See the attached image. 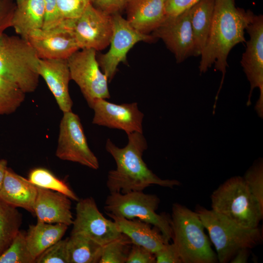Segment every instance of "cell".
I'll return each mask as SVG.
<instances>
[{
    "instance_id": "obj_16",
    "label": "cell",
    "mask_w": 263,
    "mask_h": 263,
    "mask_svg": "<svg viewBox=\"0 0 263 263\" xmlns=\"http://www.w3.org/2000/svg\"><path fill=\"white\" fill-rule=\"evenodd\" d=\"M92 109L94 111V124L121 130L127 134L134 132L143 133L144 114L136 102L117 104L98 99Z\"/></svg>"
},
{
    "instance_id": "obj_12",
    "label": "cell",
    "mask_w": 263,
    "mask_h": 263,
    "mask_svg": "<svg viewBox=\"0 0 263 263\" xmlns=\"http://www.w3.org/2000/svg\"><path fill=\"white\" fill-rule=\"evenodd\" d=\"M246 30L249 38L241 60V66L250 85V91L247 102L251 104L252 91L256 88L260 90V97L255 110L261 117L263 116V16L254 15Z\"/></svg>"
},
{
    "instance_id": "obj_8",
    "label": "cell",
    "mask_w": 263,
    "mask_h": 263,
    "mask_svg": "<svg viewBox=\"0 0 263 263\" xmlns=\"http://www.w3.org/2000/svg\"><path fill=\"white\" fill-rule=\"evenodd\" d=\"M96 51L83 49L68 59L71 80L78 86L89 106L92 108L98 99H108V79L100 70Z\"/></svg>"
},
{
    "instance_id": "obj_18",
    "label": "cell",
    "mask_w": 263,
    "mask_h": 263,
    "mask_svg": "<svg viewBox=\"0 0 263 263\" xmlns=\"http://www.w3.org/2000/svg\"><path fill=\"white\" fill-rule=\"evenodd\" d=\"M34 206V214L37 221L48 224L72 225L71 199L56 191L38 187Z\"/></svg>"
},
{
    "instance_id": "obj_41",
    "label": "cell",
    "mask_w": 263,
    "mask_h": 263,
    "mask_svg": "<svg viewBox=\"0 0 263 263\" xmlns=\"http://www.w3.org/2000/svg\"><path fill=\"white\" fill-rule=\"evenodd\" d=\"M7 168V162L5 159L0 160V189L2 186L5 172Z\"/></svg>"
},
{
    "instance_id": "obj_24",
    "label": "cell",
    "mask_w": 263,
    "mask_h": 263,
    "mask_svg": "<svg viewBox=\"0 0 263 263\" xmlns=\"http://www.w3.org/2000/svg\"><path fill=\"white\" fill-rule=\"evenodd\" d=\"M44 20L43 0H25L20 6H16L11 27L19 36L27 39L33 31L42 28Z\"/></svg>"
},
{
    "instance_id": "obj_34",
    "label": "cell",
    "mask_w": 263,
    "mask_h": 263,
    "mask_svg": "<svg viewBox=\"0 0 263 263\" xmlns=\"http://www.w3.org/2000/svg\"><path fill=\"white\" fill-rule=\"evenodd\" d=\"M44 20L42 29H50L61 25L65 20L56 0H43Z\"/></svg>"
},
{
    "instance_id": "obj_17",
    "label": "cell",
    "mask_w": 263,
    "mask_h": 263,
    "mask_svg": "<svg viewBox=\"0 0 263 263\" xmlns=\"http://www.w3.org/2000/svg\"><path fill=\"white\" fill-rule=\"evenodd\" d=\"M63 113L72 111L73 105L69 84L71 78L67 59H40L38 68Z\"/></svg>"
},
{
    "instance_id": "obj_23",
    "label": "cell",
    "mask_w": 263,
    "mask_h": 263,
    "mask_svg": "<svg viewBox=\"0 0 263 263\" xmlns=\"http://www.w3.org/2000/svg\"><path fill=\"white\" fill-rule=\"evenodd\" d=\"M68 226L62 224H48L37 221L29 226L25 233L29 250L36 259L46 249L61 240Z\"/></svg>"
},
{
    "instance_id": "obj_6",
    "label": "cell",
    "mask_w": 263,
    "mask_h": 263,
    "mask_svg": "<svg viewBox=\"0 0 263 263\" xmlns=\"http://www.w3.org/2000/svg\"><path fill=\"white\" fill-rule=\"evenodd\" d=\"M214 244L218 261H230L241 249H251L261 244L262 230L259 228L242 227L213 210L198 207L195 211Z\"/></svg>"
},
{
    "instance_id": "obj_19",
    "label": "cell",
    "mask_w": 263,
    "mask_h": 263,
    "mask_svg": "<svg viewBox=\"0 0 263 263\" xmlns=\"http://www.w3.org/2000/svg\"><path fill=\"white\" fill-rule=\"evenodd\" d=\"M126 19L136 31L149 34L167 18L166 0H129Z\"/></svg>"
},
{
    "instance_id": "obj_2",
    "label": "cell",
    "mask_w": 263,
    "mask_h": 263,
    "mask_svg": "<svg viewBox=\"0 0 263 263\" xmlns=\"http://www.w3.org/2000/svg\"><path fill=\"white\" fill-rule=\"evenodd\" d=\"M127 135L128 143L122 148L110 139L106 142V150L113 156L116 166L108 174L106 186L110 192L143 191L152 185L169 188L180 185L176 180L161 179L149 169L142 158L148 148L143 133L134 132Z\"/></svg>"
},
{
    "instance_id": "obj_25",
    "label": "cell",
    "mask_w": 263,
    "mask_h": 263,
    "mask_svg": "<svg viewBox=\"0 0 263 263\" xmlns=\"http://www.w3.org/2000/svg\"><path fill=\"white\" fill-rule=\"evenodd\" d=\"M102 245L81 234H71L68 238V263H97Z\"/></svg>"
},
{
    "instance_id": "obj_26",
    "label": "cell",
    "mask_w": 263,
    "mask_h": 263,
    "mask_svg": "<svg viewBox=\"0 0 263 263\" xmlns=\"http://www.w3.org/2000/svg\"><path fill=\"white\" fill-rule=\"evenodd\" d=\"M22 215L0 199V256L8 248L19 232Z\"/></svg>"
},
{
    "instance_id": "obj_31",
    "label": "cell",
    "mask_w": 263,
    "mask_h": 263,
    "mask_svg": "<svg viewBox=\"0 0 263 263\" xmlns=\"http://www.w3.org/2000/svg\"><path fill=\"white\" fill-rule=\"evenodd\" d=\"M251 192L263 209V162L259 159L247 170L243 177Z\"/></svg>"
},
{
    "instance_id": "obj_21",
    "label": "cell",
    "mask_w": 263,
    "mask_h": 263,
    "mask_svg": "<svg viewBox=\"0 0 263 263\" xmlns=\"http://www.w3.org/2000/svg\"><path fill=\"white\" fill-rule=\"evenodd\" d=\"M37 187L7 167L0 189V199L7 204L34 213Z\"/></svg>"
},
{
    "instance_id": "obj_36",
    "label": "cell",
    "mask_w": 263,
    "mask_h": 263,
    "mask_svg": "<svg viewBox=\"0 0 263 263\" xmlns=\"http://www.w3.org/2000/svg\"><path fill=\"white\" fill-rule=\"evenodd\" d=\"M16 6L14 0H0V34L11 27L12 19Z\"/></svg>"
},
{
    "instance_id": "obj_5",
    "label": "cell",
    "mask_w": 263,
    "mask_h": 263,
    "mask_svg": "<svg viewBox=\"0 0 263 263\" xmlns=\"http://www.w3.org/2000/svg\"><path fill=\"white\" fill-rule=\"evenodd\" d=\"M212 210L247 228L258 227L263 209L251 192L243 177H231L211 194Z\"/></svg>"
},
{
    "instance_id": "obj_39",
    "label": "cell",
    "mask_w": 263,
    "mask_h": 263,
    "mask_svg": "<svg viewBox=\"0 0 263 263\" xmlns=\"http://www.w3.org/2000/svg\"><path fill=\"white\" fill-rule=\"evenodd\" d=\"M200 0H166L167 17L178 15L189 9Z\"/></svg>"
},
{
    "instance_id": "obj_35",
    "label": "cell",
    "mask_w": 263,
    "mask_h": 263,
    "mask_svg": "<svg viewBox=\"0 0 263 263\" xmlns=\"http://www.w3.org/2000/svg\"><path fill=\"white\" fill-rule=\"evenodd\" d=\"M126 263H156L154 254L147 249L132 244Z\"/></svg>"
},
{
    "instance_id": "obj_10",
    "label": "cell",
    "mask_w": 263,
    "mask_h": 263,
    "mask_svg": "<svg viewBox=\"0 0 263 263\" xmlns=\"http://www.w3.org/2000/svg\"><path fill=\"white\" fill-rule=\"evenodd\" d=\"M56 155L59 159L79 163L94 169L99 165L90 150L79 116L72 111L63 113Z\"/></svg>"
},
{
    "instance_id": "obj_33",
    "label": "cell",
    "mask_w": 263,
    "mask_h": 263,
    "mask_svg": "<svg viewBox=\"0 0 263 263\" xmlns=\"http://www.w3.org/2000/svg\"><path fill=\"white\" fill-rule=\"evenodd\" d=\"M65 19H74L79 16L94 0H56Z\"/></svg>"
},
{
    "instance_id": "obj_20",
    "label": "cell",
    "mask_w": 263,
    "mask_h": 263,
    "mask_svg": "<svg viewBox=\"0 0 263 263\" xmlns=\"http://www.w3.org/2000/svg\"><path fill=\"white\" fill-rule=\"evenodd\" d=\"M106 213L132 244L142 246L154 254L169 243L157 227L152 228L148 223L138 219H127Z\"/></svg>"
},
{
    "instance_id": "obj_22",
    "label": "cell",
    "mask_w": 263,
    "mask_h": 263,
    "mask_svg": "<svg viewBox=\"0 0 263 263\" xmlns=\"http://www.w3.org/2000/svg\"><path fill=\"white\" fill-rule=\"evenodd\" d=\"M214 3V0H200L189 8L195 56H200L207 44L212 22Z\"/></svg>"
},
{
    "instance_id": "obj_30",
    "label": "cell",
    "mask_w": 263,
    "mask_h": 263,
    "mask_svg": "<svg viewBox=\"0 0 263 263\" xmlns=\"http://www.w3.org/2000/svg\"><path fill=\"white\" fill-rule=\"evenodd\" d=\"M132 245L124 234L102 246L99 263H126Z\"/></svg>"
},
{
    "instance_id": "obj_14",
    "label": "cell",
    "mask_w": 263,
    "mask_h": 263,
    "mask_svg": "<svg viewBox=\"0 0 263 263\" xmlns=\"http://www.w3.org/2000/svg\"><path fill=\"white\" fill-rule=\"evenodd\" d=\"M155 38H161L180 63L194 56V44L190 19L189 9L172 17H167L152 32Z\"/></svg>"
},
{
    "instance_id": "obj_4",
    "label": "cell",
    "mask_w": 263,
    "mask_h": 263,
    "mask_svg": "<svg viewBox=\"0 0 263 263\" xmlns=\"http://www.w3.org/2000/svg\"><path fill=\"white\" fill-rule=\"evenodd\" d=\"M39 58L27 39L0 34V76L14 83L25 94L37 89Z\"/></svg>"
},
{
    "instance_id": "obj_42",
    "label": "cell",
    "mask_w": 263,
    "mask_h": 263,
    "mask_svg": "<svg viewBox=\"0 0 263 263\" xmlns=\"http://www.w3.org/2000/svg\"><path fill=\"white\" fill-rule=\"evenodd\" d=\"M25 0H15V2L17 5V6L18 7L20 6Z\"/></svg>"
},
{
    "instance_id": "obj_1",
    "label": "cell",
    "mask_w": 263,
    "mask_h": 263,
    "mask_svg": "<svg viewBox=\"0 0 263 263\" xmlns=\"http://www.w3.org/2000/svg\"><path fill=\"white\" fill-rule=\"evenodd\" d=\"M211 30L207 44L200 56V73H206L214 64L222 74V78L215 101L221 89L226 69L227 57L237 44L246 42L244 31L254 14L250 11L236 7L235 0H214Z\"/></svg>"
},
{
    "instance_id": "obj_27",
    "label": "cell",
    "mask_w": 263,
    "mask_h": 263,
    "mask_svg": "<svg viewBox=\"0 0 263 263\" xmlns=\"http://www.w3.org/2000/svg\"><path fill=\"white\" fill-rule=\"evenodd\" d=\"M28 180L36 186L60 192L70 199L78 201L79 199L70 187L63 181L57 178L49 170L42 168L32 169Z\"/></svg>"
},
{
    "instance_id": "obj_38",
    "label": "cell",
    "mask_w": 263,
    "mask_h": 263,
    "mask_svg": "<svg viewBox=\"0 0 263 263\" xmlns=\"http://www.w3.org/2000/svg\"><path fill=\"white\" fill-rule=\"evenodd\" d=\"M129 0H94L92 4L109 15L120 13L125 9Z\"/></svg>"
},
{
    "instance_id": "obj_11",
    "label": "cell",
    "mask_w": 263,
    "mask_h": 263,
    "mask_svg": "<svg viewBox=\"0 0 263 263\" xmlns=\"http://www.w3.org/2000/svg\"><path fill=\"white\" fill-rule=\"evenodd\" d=\"M112 15L113 33L109 50L98 56L97 59L102 72L110 82L115 75L117 66L126 61L129 50L137 42H151L156 38L149 34H144L134 29L120 13Z\"/></svg>"
},
{
    "instance_id": "obj_15",
    "label": "cell",
    "mask_w": 263,
    "mask_h": 263,
    "mask_svg": "<svg viewBox=\"0 0 263 263\" xmlns=\"http://www.w3.org/2000/svg\"><path fill=\"white\" fill-rule=\"evenodd\" d=\"M27 39L39 59H67L80 49L65 20L54 28L35 30Z\"/></svg>"
},
{
    "instance_id": "obj_7",
    "label": "cell",
    "mask_w": 263,
    "mask_h": 263,
    "mask_svg": "<svg viewBox=\"0 0 263 263\" xmlns=\"http://www.w3.org/2000/svg\"><path fill=\"white\" fill-rule=\"evenodd\" d=\"M160 203L159 197L143 191L126 193L110 192L105 202L104 209L107 213L127 219H138L157 227L166 240L172 238L170 217L157 214Z\"/></svg>"
},
{
    "instance_id": "obj_32",
    "label": "cell",
    "mask_w": 263,
    "mask_h": 263,
    "mask_svg": "<svg viewBox=\"0 0 263 263\" xmlns=\"http://www.w3.org/2000/svg\"><path fill=\"white\" fill-rule=\"evenodd\" d=\"M68 238L50 246L35 260L36 263H68Z\"/></svg>"
},
{
    "instance_id": "obj_13",
    "label": "cell",
    "mask_w": 263,
    "mask_h": 263,
    "mask_svg": "<svg viewBox=\"0 0 263 263\" xmlns=\"http://www.w3.org/2000/svg\"><path fill=\"white\" fill-rule=\"evenodd\" d=\"M71 234H81L101 245L122 236L113 220L105 218L92 197L79 199L75 207Z\"/></svg>"
},
{
    "instance_id": "obj_37",
    "label": "cell",
    "mask_w": 263,
    "mask_h": 263,
    "mask_svg": "<svg viewBox=\"0 0 263 263\" xmlns=\"http://www.w3.org/2000/svg\"><path fill=\"white\" fill-rule=\"evenodd\" d=\"M156 263H182L179 253L172 243L166 244L154 253Z\"/></svg>"
},
{
    "instance_id": "obj_40",
    "label": "cell",
    "mask_w": 263,
    "mask_h": 263,
    "mask_svg": "<svg viewBox=\"0 0 263 263\" xmlns=\"http://www.w3.org/2000/svg\"><path fill=\"white\" fill-rule=\"evenodd\" d=\"M248 248H242L238 251L232 259L231 263H246L249 255Z\"/></svg>"
},
{
    "instance_id": "obj_29",
    "label": "cell",
    "mask_w": 263,
    "mask_h": 263,
    "mask_svg": "<svg viewBox=\"0 0 263 263\" xmlns=\"http://www.w3.org/2000/svg\"><path fill=\"white\" fill-rule=\"evenodd\" d=\"M27 246L25 232L19 231L8 248L0 256V263H34Z\"/></svg>"
},
{
    "instance_id": "obj_3",
    "label": "cell",
    "mask_w": 263,
    "mask_h": 263,
    "mask_svg": "<svg viewBox=\"0 0 263 263\" xmlns=\"http://www.w3.org/2000/svg\"><path fill=\"white\" fill-rule=\"evenodd\" d=\"M170 224L172 243L182 263H215L218 261L196 211L174 203L172 207Z\"/></svg>"
},
{
    "instance_id": "obj_9",
    "label": "cell",
    "mask_w": 263,
    "mask_h": 263,
    "mask_svg": "<svg viewBox=\"0 0 263 263\" xmlns=\"http://www.w3.org/2000/svg\"><path fill=\"white\" fill-rule=\"evenodd\" d=\"M80 49L96 51L110 45L113 33L112 15L89 4L82 14L74 19H65Z\"/></svg>"
},
{
    "instance_id": "obj_28",
    "label": "cell",
    "mask_w": 263,
    "mask_h": 263,
    "mask_svg": "<svg viewBox=\"0 0 263 263\" xmlns=\"http://www.w3.org/2000/svg\"><path fill=\"white\" fill-rule=\"evenodd\" d=\"M25 97V94L19 87L0 76V115L14 113Z\"/></svg>"
}]
</instances>
